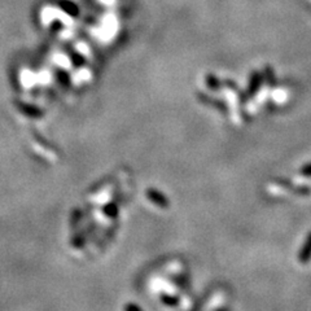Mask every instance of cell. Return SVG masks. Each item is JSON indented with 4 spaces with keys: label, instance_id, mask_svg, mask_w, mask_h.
<instances>
[{
    "label": "cell",
    "instance_id": "2",
    "mask_svg": "<svg viewBox=\"0 0 311 311\" xmlns=\"http://www.w3.org/2000/svg\"><path fill=\"white\" fill-rule=\"evenodd\" d=\"M301 174L303 176H307V178H311V163H307L306 166H303L301 169Z\"/></svg>",
    "mask_w": 311,
    "mask_h": 311
},
{
    "label": "cell",
    "instance_id": "1",
    "mask_svg": "<svg viewBox=\"0 0 311 311\" xmlns=\"http://www.w3.org/2000/svg\"><path fill=\"white\" fill-rule=\"evenodd\" d=\"M311 261V232L308 233L307 237H306L305 242H303L302 248L298 253V262L299 263H308Z\"/></svg>",
    "mask_w": 311,
    "mask_h": 311
}]
</instances>
